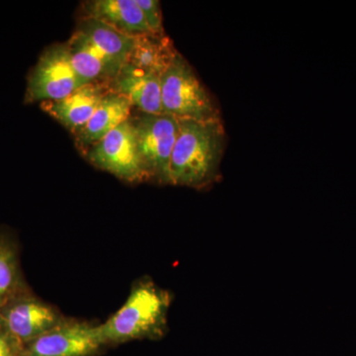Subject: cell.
<instances>
[{"instance_id":"6da1fadb","label":"cell","mask_w":356,"mask_h":356,"mask_svg":"<svg viewBox=\"0 0 356 356\" xmlns=\"http://www.w3.org/2000/svg\"><path fill=\"white\" fill-rule=\"evenodd\" d=\"M179 131L170 159V185L201 189L219 177L226 134L221 119H178Z\"/></svg>"},{"instance_id":"52a82bcc","label":"cell","mask_w":356,"mask_h":356,"mask_svg":"<svg viewBox=\"0 0 356 356\" xmlns=\"http://www.w3.org/2000/svg\"><path fill=\"white\" fill-rule=\"evenodd\" d=\"M106 348L97 325L65 317L50 331L25 344L23 356H97Z\"/></svg>"},{"instance_id":"5b68a950","label":"cell","mask_w":356,"mask_h":356,"mask_svg":"<svg viewBox=\"0 0 356 356\" xmlns=\"http://www.w3.org/2000/svg\"><path fill=\"white\" fill-rule=\"evenodd\" d=\"M86 84L72 67L67 43L51 44L28 76L25 102H58Z\"/></svg>"},{"instance_id":"5bb4252c","label":"cell","mask_w":356,"mask_h":356,"mask_svg":"<svg viewBox=\"0 0 356 356\" xmlns=\"http://www.w3.org/2000/svg\"><path fill=\"white\" fill-rule=\"evenodd\" d=\"M178 51L165 34H145L134 37L132 50L127 64L156 76L168 70Z\"/></svg>"},{"instance_id":"ac0fdd59","label":"cell","mask_w":356,"mask_h":356,"mask_svg":"<svg viewBox=\"0 0 356 356\" xmlns=\"http://www.w3.org/2000/svg\"><path fill=\"white\" fill-rule=\"evenodd\" d=\"M24 344L6 329L0 320V356H23Z\"/></svg>"},{"instance_id":"4fadbf2b","label":"cell","mask_w":356,"mask_h":356,"mask_svg":"<svg viewBox=\"0 0 356 356\" xmlns=\"http://www.w3.org/2000/svg\"><path fill=\"white\" fill-rule=\"evenodd\" d=\"M67 46L72 67L86 83H109L123 67L96 48L77 29L67 42Z\"/></svg>"},{"instance_id":"ba28073f","label":"cell","mask_w":356,"mask_h":356,"mask_svg":"<svg viewBox=\"0 0 356 356\" xmlns=\"http://www.w3.org/2000/svg\"><path fill=\"white\" fill-rule=\"evenodd\" d=\"M65 318L55 306L40 299L30 289L0 309V320L24 346L50 331Z\"/></svg>"},{"instance_id":"9c48e42d","label":"cell","mask_w":356,"mask_h":356,"mask_svg":"<svg viewBox=\"0 0 356 356\" xmlns=\"http://www.w3.org/2000/svg\"><path fill=\"white\" fill-rule=\"evenodd\" d=\"M110 90L109 83H90L76 89L64 99L42 102L41 107L74 136L88 123Z\"/></svg>"},{"instance_id":"277c9868","label":"cell","mask_w":356,"mask_h":356,"mask_svg":"<svg viewBox=\"0 0 356 356\" xmlns=\"http://www.w3.org/2000/svg\"><path fill=\"white\" fill-rule=\"evenodd\" d=\"M130 121L147 181L170 185V159L179 131V121L172 115L140 111L131 115Z\"/></svg>"},{"instance_id":"3957f363","label":"cell","mask_w":356,"mask_h":356,"mask_svg":"<svg viewBox=\"0 0 356 356\" xmlns=\"http://www.w3.org/2000/svg\"><path fill=\"white\" fill-rule=\"evenodd\" d=\"M161 88L163 113L198 121L220 118L209 93L181 54L161 74Z\"/></svg>"},{"instance_id":"30bf717a","label":"cell","mask_w":356,"mask_h":356,"mask_svg":"<svg viewBox=\"0 0 356 356\" xmlns=\"http://www.w3.org/2000/svg\"><path fill=\"white\" fill-rule=\"evenodd\" d=\"M114 92L127 97L140 112L161 114V76L145 72L130 64L121 67L114 79L109 83Z\"/></svg>"},{"instance_id":"e0dca14e","label":"cell","mask_w":356,"mask_h":356,"mask_svg":"<svg viewBox=\"0 0 356 356\" xmlns=\"http://www.w3.org/2000/svg\"><path fill=\"white\" fill-rule=\"evenodd\" d=\"M136 1L144 14L145 20L151 32L156 35L165 34L161 2L158 0H136Z\"/></svg>"},{"instance_id":"9a60e30c","label":"cell","mask_w":356,"mask_h":356,"mask_svg":"<svg viewBox=\"0 0 356 356\" xmlns=\"http://www.w3.org/2000/svg\"><path fill=\"white\" fill-rule=\"evenodd\" d=\"M27 290L17 245L10 236L0 233V309Z\"/></svg>"},{"instance_id":"8fae6325","label":"cell","mask_w":356,"mask_h":356,"mask_svg":"<svg viewBox=\"0 0 356 356\" xmlns=\"http://www.w3.org/2000/svg\"><path fill=\"white\" fill-rule=\"evenodd\" d=\"M83 19L100 21L127 36L152 33L136 0H91L83 4Z\"/></svg>"},{"instance_id":"7a4b0ae2","label":"cell","mask_w":356,"mask_h":356,"mask_svg":"<svg viewBox=\"0 0 356 356\" xmlns=\"http://www.w3.org/2000/svg\"><path fill=\"white\" fill-rule=\"evenodd\" d=\"M172 295L153 281L135 283L123 306L97 324V331L107 348L133 341L159 339L168 330V313Z\"/></svg>"},{"instance_id":"2e32d148","label":"cell","mask_w":356,"mask_h":356,"mask_svg":"<svg viewBox=\"0 0 356 356\" xmlns=\"http://www.w3.org/2000/svg\"><path fill=\"white\" fill-rule=\"evenodd\" d=\"M77 30L86 35L89 41L105 55L122 65L127 64L134 37L122 34L114 28L95 19H83Z\"/></svg>"},{"instance_id":"7c38bea8","label":"cell","mask_w":356,"mask_h":356,"mask_svg":"<svg viewBox=\"0 0 356 356\" xmlns=\"http://www.w3.org/2000/svg\"><path fill=\"white\" fill-rule=\"evenodd\" d=\"M132 109V103L127 97L110 90L103 97L88 123L74 135L76 147L81 153H86L89 147L129 120Z\"/></svg>"},{"instance_id":"8992f818","label":"cell","mask_w":356,"mask_h":356,"mask_svg":"<svg viewBox=\"0 0 356 356\" xmlns=\"http://www.w3.org/2000/svg\"><path fill=\"white\" fill-rule=\"evenodd\" d=\"M83 154L95 168L128 184L147 181L130 119L89 147Z\"/></svg>"}]
</instances>
